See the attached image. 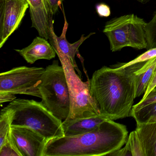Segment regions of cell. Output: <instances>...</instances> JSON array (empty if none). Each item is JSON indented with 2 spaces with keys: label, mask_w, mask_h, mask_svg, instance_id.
Wrapping results in <instances>:
<instances>
[{
  "label": "cell",
  "mask_w": 156,
  "mask_h": 156,
  "mask_svg": "<svg viewBox=\"0 0 156 156\" xmlns=\"http://www.w3.org/2000/svg\"><path fill=\"white\" fill-rule=\"evenodd\" d=\"M66 76L71 100V110L65 120H73L100 114L99 108L90 93V80L83 82L75 72L69 57L55 50Z\"/></svg>",
  "instance_id": "8992f818"
},
{
  "label": "cell",
  "mask_w": 156,
  "mask_h": 156,
  "mask_svg": "<svg viewBox=\"0 0 156 156\" xmlns=\"http://www.w3.org/2000/svg\"><path fill=\"white\" fill-rule=\"evenodd\" d=\"M136 131L145 156H156V123H137Z\"/></svg>",
  "instance_id": "5bb4252c"
},
{
  "label": "cell",
  "mask_w": 156,
  "mask_h": 156,
  "mask_svg": "<svg viewBox=\"0 0 156 156\" xmlns=\"http://www.w3.org/2000/svg\"><path fill=\"white\" fill-rule=\"evenodd\" d=\"M39 89L42 105L61 121L67 119L71 110L70 94L64 70L58 61L45 68Z\"/></svg>",
  "instance_id": "277c9868"
},
{
  "label": "cell",
  "mask_w": 156,
  "mask_h": 156,
  "mask_svg": "<svg viewBox=\"0 0 156 156\" xmlns=\"http://www.w3.org/2000/svg\"><path fill=\"white\" fill-rule=\"evenodd\" d=\"M135 1L138 2L142 3V4H145V3H147L149 1V0H135Z\"/></svg>",
  "instance_id": "4316f807"
},
{
  "label": "cell",
  "mask_w": 156,
  "mask_h": 156,
  "mask_svg": "<svg viewBox=\"0 0 156 156\" xmlns=\"http://www.w3.org/2000/svg\"><path fill=\"white\" fill-rule=\"evenodd\" d=\"M156 86V72H155V74H154V76H153L151 82L150 83L147 89L146 90V92H145V94H144V96H143L142 99H144V98H145L147 96V95L149 94L150 92H151V91L153 90V88Z\"/></svg>",
  "instance_id": "484cf974"
},
{
  "label": "cell",
  "mask_w": 156,
  "mask_h": 156,
  "mask_svg": "<svg viewBox=\"0 0 156 156\" xmlns=\"http://www.w3.org/2000/svg\"><path fill=\"white\" fill-rule=\"evenodd\" d=\"M156 57V48L150 49L147 50V51L141 54L140 56H138L136 59L130 61L126 63L123 64L121 66H119L120 68H124L127 66H129L138 63L143 62L149 61L151 59H153Z\"/></svg>",
  "instance_id": "44dd1931"
},
{
  "label": "cell",
  "mask_w": 156,
  "mask_h": 156,
  "mask_svg": "<svg viewBox=\"0 0 156 156\" xmlns=\"http://www.w3.org/2000/svg\"><path fill=\"white\" fill-rule=\"evenodd\" d=\"M15 51L30 64L41 59L51 60L57 55L48 40L41 36L34 38L32 43L27 47L21 50L15 49Z\"/></svg>",
  "instance_id": "7c38bea8"
},
{
  "label": "cell",
  "mask_w": 156,
  "mask_h": 156,
  "mask_svg": "<svg viewBox=\"0 0 156 156\" xmlns=\"http://www.w3.org/2000/svg\"><path fill=\"white\" fill-rule=\"evenodd\" d=\"M10 135L22 156H44L47 140L31 128L11 126Z\"/></svg>",
  "instance_id": "9c48e42d"
},
{
  "label": "cell",
  "mask_w": 156,
  "mask_h": 156,
  "mask_svg": "<svg viewBox=\"0 0 156 156\" xmlns=\"http://www.w3.org/2000/svg\"><path fill=\"white\" fill-rule=\"evenodd\" d=\"M156 102V91L152 90L147 97L144 99H141V100L136 105L133 106L132 109L137 110L140 109L145 106L149 104Z\"/></svg>",
  "instance_id": "7402d4cb"
},
{
  "label": "cell",
  "mask_w": 156,
  "mask_h": 156,
  "mask_svg": "<svg viewBox=\"0 0 156 156\" xmlns=\"http://www.w3.org/2000/svg\"><path fill=\"white\" fill-rule=\"evenodd\" d=\"M29 8L28 0H0V48L19 28Z\"/></svg>",
  "instance_id": "ba28073f"
},
{
  "label": "cell",
  "mask_w": 156,
  "mask_h": 156,
  "mask_svg": "<svg viewBox=\"0 0 156 156\" xmlns=\"http://www.w3.org/2000/svg\"><path fill=\"white\" fill-rule=\"evenodd\" d=\"M45 68L15 67L0 74V93L24 94L41 98L39 87Z\"/></svg>",
  "instance_id": "52a82bcc"
},
{
  "label": "cell",
  "mask_w": 156,
  "mask_h": 156,
  "mask_svg": "<svg viewBox=\"0 0 156 156\" xmlns=\"http://www.w3.org/2000/svg\"><path fill=\"white\" fill-rule=\"evenodd\" d=\"M96 9L98 14L100 17H108L111 14L110 8L105 3H100L97 5Z\"/></svg>",
  "instance_id": "603a6c76"
},
{
  "label": "cell",
  "mask_w": 156,
  "mask_h": 156,
  "mask_svg": "<svg viewBox=\"0 0 156 156\" xmlns=\"http://www.w3.org/2000/svg\"><path fill=\"white\" fill-rule=\"evenodd\" d=\"M28 1L32 27L37 30L40 36L49 40L48 29L52 15L47 0H28Z\"/></svg>",
  "instance_id": "8fae6325"
},
{
  "label": "cell",
  "mask_w": 156,
  "mask_h": 156,
  "mask_svg": "<svg viewBox=\"0 0 156 156\" xmlns=\"http://www.w3.org/2000/svg\"><path fill=\"white\" fill-rule=\"evenodd\" d=\"M8 107L13 109L11 126L31 128L47 141L65 136L62 121L55 117L41 102L29 99H14Z\"/></svg>",
  "instance_id": "3957f363"
},
{
  "label": "cell",
  "mask_w": 156,
  "mask_h": 156,
  "mask_svg": "<svg viewBox=\"0 0 156 156\" xmlns=\"http://www.w3.org/2000/svg\"><path fill=\"white\" fill-rule=\"evenodd\" d=\"M145 31L147 44V50L156 48V12L152 20L146 23Z\"/></svg>",
  "instance_id": "d6986e66"
},
{
  "label": "cell",
  "mask_w": 156,
  "mask_h": 156,
  "mask_svg": "<svg viewBox=\"0 0 156 156\" xmlns=\"http://www.w3.org/2000/svg\"><path fill=\"white\" fill-rule=\"evenodd\" d=\"M146 62L124 68L104 66L94 73L90 93L101 114L111 120L129 116L136 98L135 73Z\"/></svg>",
  "instance_id": "6da1fadb"
},
{
  "label": "cell",
  "mask_w": 156,
  "mask_h": 156,
  "mask_svg": "<svg viewBox=\"0 0 156 156\" xmlns=\"http://www.w3.org/2000/svg\"><path fill=\"white\" fill-rule=\"evenodd\" d=\"M146 23L134 14L124 15L107 22L103 32L107 36L112 52L126 47L147 49Z\"/></svg>",
  "instance_id": "5b68a950"
},
{
  "label": "cell",
  "mask_w": 156,
  "mask_h": 156,
  "mask_svg": "<svg viewBox=\"0 0 156 156\" xmlns=\"http://www.w3.org/2000/svg\"><path fill=\"white\" fill-rule=\"evenodd\" d=\"M153 90H155V91H156V86L155 87H154V88H153Z\"/></svg>",
  "instance_id": "83f0119b"
},
{
  "label": "cell",
  "mask_w": 156,
  "mask_h": 156,
  "mask_svg": "<svg viewBox=\"0 0 156 156\" xmlns=\"http://www.w3.org/2000/svg\"><path fill=\"white\" fill-rule=\"evenodd\" d=\"M53 23L54 20H52V18H51L50 20L48 29V40L50 41V43L52 45L55 50H58L69 57L75 69L77 71L78 75L81 77L82 76V73L78 69V66L76 62L75 55L78 52V48L83 42L89 38L91 35L95 33H91L87 36H85L84 34H83L78 41L74 43L71 44L68 41L66 38V34L68 29V24L66 18L62 32L61 36L59 37L55 34L54 30Z\"/></svg>",
  "instance_id": "30bf717a"
},
{
  "label": "cell",
  "mask_w": 156,
  "mask_h": 156,
  "mask_svg": "<svg viewBox=\"0 0 156 156\" xmlns=\"http://www.w3.org/2000/svg\"><path fill=\"white\" fill-rule=\"evenodd\" d=\"M13 109L8 107L2 109L0 114V146L8 137L11 126L13 117Z\"/></svg>",
  "instance_id": "ac0fdd59"
},
{
  "label": "cell",
  "mask_w": 156,
  "mask_h": 156,
  "mask_svg": "<svg viewBox=\"0 0 156 156\" xmlns=\"http://www.w3.org/2000/svg\"><path fill=\"white\" fill-rule=\"evenodd\" d=\"M0 156H22L14 144L9 133L5 142L0 146Z\"/></svg>",
  "instance_id": "ffe728a7"
},
{
  "label": "cell",
  "mask_w": 156,
  "mask_h": 156,
  "mask_svg": "<svg viewBox=\"0 0 156 156\" xmlns=\"http://www.w3.org/2000/svg\"><path fill=\"white\" fill-rule=\"evenodd\" d=\"M52 15H54L57 13L59 8L61 7L62 0H47Z\"/></svg>",
  "instance_id": "cb8c5ba5"
},
{
  "label": "cell",
  "mask_w": 156,
  "mask_h": 156,
  "mask_svg": "<svg viewBox=\"0 0 156 156\" xmlns=\"http://www.w3.org/2000/svg\"><path fill=\"white\" fill-rule=\"evenodd\" d=\"M130 115L137 123H156V102L149 104L140 109H131Z\"/></svg>",
  "instance_id": "e0dca14e"
},
{
  "label": "cell",
  "mask_w": 156,
  "mask_h": 156,
  "mask_svg": "<svg viewBox=\"0 0 156 156\" xmlns=\"http://www.w3.org/2000/svg\"><path fill=\"white\" fill-rule=\"evenodd\" d=\"M156 71V57L146 62L136 72V98L144 94Z\"/></svg>",
  "instance_id": "9a60e30c"
},
{
  "label": "cell",
  "mask_w": 156,
  "mask_h": 156,
  "mask_svg": "<svg viewBox=\"0 0 156 156\" xmlns=\"http://www.w3.org/2000/svg\"><path fill=\"white\" fill-rule=\"evenodd\" d=\"M16 99L15 95L8 94H1L0 93V103L1 104L8 102H12Z\"/></svg>",
  "instance_id": "d4e9b609"
},
{
  "label": "cell",
  "mask_w": 156,
  "mask_h": 156,
  "mask_svg": "<svg viewBox=\"0 0 156 156\" xmlns=\"http://www.w3.org/2000/svg\"><path fill=\"white\" fill-rule=\"evenodd\" d=\"M128 133L126 126L108 119L91 132L48 140L44 156H109L126 144Z\"/></svg>",
  "instance_id": "7a4b0ae2"
},
{
  "label": "cell",
  "mask_w": 156,
  "mask_h": 156,
  "mask_svg": "<svg viewBox=\"0 0 156 156\" xmlns=\"http://www.w3.org/2000/svg\"><path fill=\"white\" fill-rule=\"evenodd\" d=\"M109 156H145L141 142L136 130L130 132L123 148L116 151Z\"/></svg>",
  "instance_id": "2e32d148"
},
{
  "label": "cell",
  "mask_w": 156,
  "mask_h": 156,
  "mask_svg": "<svg viewBox=\"0 0 156 156\" xmlns=\"http://www.w3.org/2000/svg\"><path fill=\"white\" fill-rule=\"evenodd\" d=\"M106 116L100 114L89 116L62 121V127L65 136H77L91 132L108 120Z\"/></svg>",
  "instance_id": "4fadbf2b"
}]
</instances>
